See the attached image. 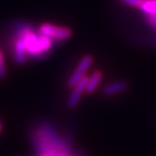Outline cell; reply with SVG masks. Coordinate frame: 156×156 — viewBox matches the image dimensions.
Segmentation results:
<instances>
[{"instance_id": "obj_1", "label": "cell", "mask_w": 156, "mask_h": 156, "mask_svg": "<svg viewBox=\"0 0 156 156\" xmlns=\"http://www.w3.org/2000/svg\"><path fill=\"white\" fill-rule=\"evenodd\" d=\"M19 38L23 41L27 54L31 57H42L52 48V39L39 34L29 27H22L20 29Z\"/></svg>"}, {"instance_id": "obj_5", "label": "cell", "mask_w": 156, "mask_h": 156, "mask_svg": "<svg viewBox=\"0 0 156 156\" xmlns=\"http://www.w3.org/2000/svg\"><path fill=\"white\" fill-rule=\"evenodd\" d=\"M27 51L25 44L20 38H18L14 44V60L17 64L22 65L26 62Z\"/></svg>"}, {"instance_id": "obj_10", "label": "cell", "mask_w": 156, "mask_h": 156, "mask_svg": "<svg viewBox=\"0 0 156 156\" xmlns=\"http://www.w3.org/2000/svg\"><path fill=\"white\" fill-rule=\"evenodd\" d=\"M122 3L127 4L131 7H136L139 8V6L141 5V3L143 2V0H120Z\"/></svg>"}, {"instance_id": "obj_2", "label": "cell", "mask_w": 156, "mask_h": 156, "mask_svg": "<svg viewBox=\"0 0 156 156\" xmlns=\"http://www.w3.org/2000/svg\"><path fill=\"white\" fill-rule=\"evenodd\" d=\"M39 32L41 35L46 36L50 39L58 40V41H65L72 37L73 32L70 28L65 27H58L53 24H42L40 28Z\"/></svg>"}, {"instance_id": "obj_9", "label": "cell", "mask_w": 156, "mask_h": 156, "mask_svg": "<svg viewBox=\"0 0 156 156\" xmlns=\"http://www.w3.org/2000/svg\"><path fill=\"white\" fill-rule=\"evenodd\" d=\"M7 76L6 67H5V58L4 54L0 50V79H5Z\"/></svg>"}, {"instance_id": "obj_3", "label": "cell", "mask_w": 156, "mask_h": 156, "mask_svg": "<svg viewBox=\"0 0 156 156\" xmlns=\"http://www.w3.org/2000/svg\"><path fill=\"white\" fill-rule=\"evenodd\" d=\"M93 63V57L90 55H87L81 59V61L78 63L76 69L69 78L67 86L69 87H73L78 82H79L84 76H86L87 71L90 68V66Z\"/></svg>"}, {"instance_id": "obj_4", "label": "cell", "mask_w": 156, "mask_h": 156, "mask_svg": "<svg viewBox=\"0 0 156 156\" xmlns=\"http://www.w3.org/2000/svg\"><path fill=\"white\" fill-rule=\"evenodd\" d=\"M88 79H90V77L84 76L82 79L73 87V90L72 91L71 96L68 100V103H67L69 108L73 109L76 107V105H78V103H79V101H80V98H81L83 92L86 91Z\"/></svg>"}, {"instance_id": "obj_7", "label": "cell", "mask_w": 156, "mask_h": 156, "mask_svg": "<svg viewBox=\"0 0 156 156\" xmlns=\"http://www.w3.org/2000/svg\"><path fill=\"white\" fill-rule=\"evenodd\" d=\"M102 79H103V73L100 70L95 71L90 77V79H88L87 88H86V92L93 93L97 90V87H98L99 84L101 83Z\"/></svg>"}, {"instance_id": "obj_6", "label": "cell", "mask_w": 156, "mask_h": 156, "mask_svg": "<svg viewBox=\"0 0 156 156\" xmlns=\"http://www.w3.org/2000/svg\"><path fill=\"white\" fill-rule=\"evenodd\" d=\"M128 88V85L125 82H115V83H111L107 86L105 87L104 88V94L105 95H114L117 93L123 92Z\"/></svg>"}, {"instance_id": "obj_8", "label": "cell", "mask_w": 156, "mask_h": 156, "mask_svg": "<svg viewBox=\"0 0 156 156\" xmlns=\"http://www.w3.org/2000/svg\"><path fill=\"white\" fill-rule=\"evenodd\" d=\"M140 10L150 16L156 15V0H143L139 6Z\"/></svg>"}, {"instance_id": "obj_11", "label": "cell", "mask_w": 156, "mask_h": 156, "mask_svg": "<svg viewBox=\"0 0 156 156\" xmlns=\"http://www.w3.org/2000/svg\"><path fill=\"white\" fill-rule=\"evenodd\" d=\"M1 128H2V124H1V122H0V132H1Z\"/></svg>"}]
</instances>
